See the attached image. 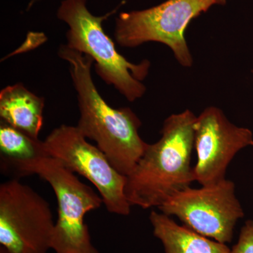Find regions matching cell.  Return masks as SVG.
<instances>
[{
    "label": "cell",
    "instance_id": "1",
    "mask_svg": "<svg viewBox=\"0 0 253 253\" xmlns=\"http://www.w3.org/2000/svg\"><path fill=\"white\" fill-rule=\"evenodd\" d=\"M58 55L69 64L77 92L78 129L96 143L116 170L129 176L148 146L139 134L140 120L129 108L115 109L103 99L91 77L92 58L66 44L60 46Z\"/></svg>",
    "mask_w": 253,
    "mask_h": 253
},
{
    "label": "cell",
    "instance_id": "2",
    "mask_svg": "<svg viewBox=\"0 0 253 253\" xmlns=\"http://www.w3.org/2000/svg\"><path fill=\"white\" fill-rule=\"evenodd\" d=\"M196 117L186 110L166 118L161 139L148 144L134 170L126 176V194L131 206L159 208L195 181L191 161Z\"/></svg>",
    "mask_w": 253,
    "mask_h": 253
},
{
    "label": "cell",
    "instance_id": "3",
    "mask_svg": "<svg viewBox=\"0 0 253 253\" xmlns=\"http://www.w3.org/2000/svg\"><path fill=\"white\" fill-rule=\"evenodd\" d=\"M86 1L63 0L58 9V18L69 27L66 45L92 58L96 74L128 101L133 102L140 99L146 91L141 81L149 73V61L133 63L119 54L102 26L104 21L116 10L104 16H96L89 12Z\"/></svg>",
    "mask_w": 253,
    "mask_h": 253
},
{
    "label": "cell",
    "instance_id": "4",
    "mask_svg": "<svg viewBox=\"0 0 253 253\" xmlns=\"http://www.w3.org/2000/svg\"><path fill=\"white\" fill-rule=\"evenodd\" d=\"M38 174L50 184L58 204L51 249L56 253H100L91 244L86 213L104 204L90 186L54 158L37 160L21 169L20 178Z\"/></svg>",
    "mask_w": 253,
    "mask_h": 253
},
{
    "label": "cell",
    "instance_id": "5",
    "mask_svg": "<svg viewBox=\"0 0 253 253\" xmlns=\"http://www.w3.org/2000/svg\"><path fill=\"white\" fill-rule=\"evenodd\" d=\"M226 0H167L149 9L123 12L116 18L114 37L123 47L157 42L169 46L178 62L191 67L193 58L185 39L190 22Z\"/></svg>",
    "mask_w": 253,
    "mask_h": 253
},
{
    "label": "cell",
    "instance_id": "6",
    "mask_svg": "<svg viewBox=\"0 0 253 253\" xmlns=\"http://www.w3.org/2000/svg\"><path fill=\"white\" fill-rule=\"evenodd\" d=\"M55 223L49 204L17 179L0 185V244L9 253H47Z\"/></svg>",
    "mask_w": 253,
    "mask_h": 253
},
{
    "label": "cell",
    "instance_id": "7",
    "mask_svg": "<svg viewBox=\"0 0 253 253\" xmlns=\"http://www.w3.org/2000/svg\"><path fill=\"white\" fill-rule=\"evenodd\" d=\"M86 139L77 126L61 125L44 142L50 157L90 181L109 212L129 215L131 206L126 194V176L116 170L107 156Z\"/></svg>",
    "mask_w": 253,
    "mask_h": 253
},
{
    "label": "cell",
    "instance_id": "8",
    "mask_svg": "<svg viewBox=\"0 0 253 253\" xmlns=\"http://www.w3.org/2000/svg\"><path fill=\"white\" fill-rule=\"evenodd\" d=\"M235 189L234 183L226 179L200 189L189 186L158 209L167 215L175 216L201 235L228 244L232 241L236 223L244 216Z\"/></svg>",
    "mask_w": 253,
    "mask_h": 253
},
{
    "label": "cell",
    "instance_id": "9",
    "mask_svg": "<svg viewBox=\"0 0 253 253\" xmlns=\"http://www.w3.org/2000/svg\"><path fill=\"white\" fill-rule=\"evenodd\" d=\"M194 134L197 153L194 179L201 186L226 179V169L234 156L241 149L253 146L252 131L231 123L214 106L206 108L196 117Z\"/></svg>",
    "mask_w": 253,
    "mask_h": 253
},
{
    "label": "cell",
    "instance_id": "10",
    "mask_svg": "<svg viewBox=\"0 0 253 253\" xmlns=\"http://www.w3.org/2000/svg\"><path fill=\"white\" fill-rule=\"evenodd\" d=\"M44 98L21 83L6 86L0 92V118L28 135L38 139L43 126Z\"/></svg>",
    "mask_w": 253,
    "mask_h": 253
},
{
    "label": "cell",
    "instance_id": "11",
    "mask_svg": "<svg viewBox=\"0 0 253 253\" xmlns=\"http://www.w3.org/2000/svg\"><path fill=\"white\" fill-rule=\"evenodd\" d=\"M149 219L154 235L161 241L166 253H230L226 244L179 225L164 213L151 211Z\"/></svg>",
    "mask_w": 253,
    "mask_h": 253
},
{
    "label": "cell",
    "instance_id": "12",
    "mask_svg": "<svg viewBox=\"0 0 253 253\" xmlns=\"http://www.w3.org/2000/svg\"><path fill=\"white\" fill-rule=\"evenodd\" d=\"M47 157L50 156L44 141L35 139L1 121L0 168L2 174L18 179L24 166Z\"/></svg>",
    "mask_w": 253,
    "mask_h": 253
},
{
    "label": "cell",
    "instance_id": "13",
    "mask_svg": "<svg viewBox=\"0 0 253 253\" xmlns=\"http://www.w3.org/2000/svg\"><path fill=\"white\" fill-rule=\"evenodd\" d=\"M230 253H253V221H246L241 228L239 240Z\"/></svg>",
    "mask_w": 253,
    "mask_h": 253
},
{
    "label": "cell",
    "instance_id": "14",
    "mask_svg": "<svg viewBox=\"0 0 253 253\" xmlns=\"http://www.w3.org/2000/svg\"><path fill=\"white\" fill-rule=\"evenodd\" d=\"M0 253H9L7 252V251H6L4 249V248L1 247L0 248Z\"/></svg>",
    "mask_w": 253,
    "mask_h": 253
}]
</instances>
